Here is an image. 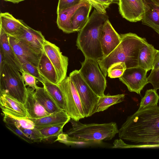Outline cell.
Listing matches in <instances>:
<instances>
[{
  "mask_svg": "<svg viewBox=\"0 0 159 159\" xmlns=\"http://www.w3.org/2000/svg\"><path fill=\"white\" fill-rule=\"evenodd\" d=\"M120 139L135 148H159V106L139 109L128 116L118 130Z\"/></svg>",
  "mask_w": 159,
  "mask_h": 159,
  "instance_id": "6da1fadb",
  "label": "cell"
},
{
  "mask_svg": "<svg viewBox=\"0 0 159 159\" xmlns=\"http://www.w3.org/2000/svg\"><path fill=\"white\" fill-rule=\"evenodd\" d=\"M69 122L72 127L58 135L56 141L70 145L98 144L111 140L118 133L115 122L83 124L72 119Z\"/></svg>",
  "mask_w": 159,
  "mask_h": 159,
  "instance_id": "7a4b0ae2",
  "label": "cell"
},
{
  "mask_svg": "<svg viewBox=\"0 0 159 159\" xmlns=\"http://www.w3.org/2000/svg\"><path fill=\"white\" fill-rule=\"evenodd\" d=\"M121 40L117 47L107 56L98 61L104 75L112 64L122 62L126 69L138 66V58L139 51L148 43L145 38L129 33L120 34Z\"/></svg>",
  "mask_w": 159,
  "mask_h": 159,
  "instance_id": "3957f363",
  "label": "cell"
},
{
  "mask_svg": "<svg viewBox=\"0 0 159 159\" xmlns=\"http://www.w3.org/2000/svg\"><path fill=\"white\" fill-rule=\"evenodd\" d=\"M108 18L106 14L100 13L94 9L86 24L79 31L76 45L82 52L85 58L96 61L103 58L99 37L103 25Z\"/></svg>",
  "mask_w": 159,
  "mask_h": 159,
  "instance_id": "277c9868",
  "label": "cell"
},
{
  "mask_svg": "<svg viewBox=\"0 0 159 159\" xmlns=\"http://www.w3.org/2000/svg\"><path fill=\"white\" fill-rule=\"evenodd\" d=\"M20 71L6 61L0 69L1 94L10 96L24 104L27 88Z\"/></svg>",
  "mask_w": 159,
  "mask_h": 159,
  "instance_id": "5b68a950",
  "label": "cell"
},
{
  "mask_svg": "<svg viewBox=\"0 0 159 159\" xmlns=\"http://www.w3.org/2000/svg\"><path fill=\"white\" fill-rule=\"evenodd\" d=\"M81 64V67L79 71L85 81L98 96H104L107 81L106 77L100 69L98 61L85 58Z\"/></svg>",
  "mask_w": 159,
  "mask_h": 159,
  "instance_id": "8992f818",
  "label": "cell"
},
{
  "mask_svg": "<svg viewBox=\"0 0 159 159\" xmlns=\"http://www.w3.org/2000/svg\"><path fill=\"white\" fill-rule=\"evenodd\" d=\"M58 85L65 100L66 111L71 119L79 121L86 117L80 96L70 77H66Z\"/></svg>",
  "mask_w": 159,
  "mask_h": 159,
  "instance_id": "52a82bcc",
  "label": "cell"
},
{
  "mask_svg": "<svg viewBox=\"0 0 159 159\" xmlns=\"http://www.w3.org/2000/svg\"><path fill=\"white\" fill-rule=\"evenodd\" d=\"M69 77L80 96L86 117L96 112L99 97L92 90L81 76L79 70H75Z\"/></svg>",
  "mask_w": 159,
  "mask_h": 159,
  "instance_id": "ba28073f",
  "label": "cell"
},
{
  "mask_svg": "<svg viewBox=\"0 0 159 159\" xmlns=\"http://www.w3.org/2000/svg\"><path fill=\"white\" fill-rule=\"evenodd\" d=\"M43 49L56 70L58 85L66 77L68 58L62 54L58 47L46 40L43 44Z\"/></svg>",
  "mask_w": 159,
  "mask_h": 159,
  "instance_id": "9c48e42d",
  "label": "cell"
},
{
  "mask_svg": "<svg viewBox=\"0 0 159 159\" xmlns=\"http://www.w3.org/2000/svg\"><path fill=\"white\" fill-rule=\"evenodd\" d=\"M148 71L139 66L126 69L119 78L130 92L140 94L141 91L148 83Z\"/></svg>",
  "mask_w": 159,
  "mask_h": 159,
  "instance_id": "30bf717a",
  "label": "cell"
},
{
  "mask_svg": "<svg viewBox=\"0 0 159 159\" xmlns=\"http://www.w3.org/2000/svg\"><path fill=\"white\" fill-rule=\"evenodd\" d=\"M119 11L121 16L132 22L141 21L145 10V0H119Z\"/></svg>",
  "mask_w": 159,
  "mask_h": 159,
  "instance_id": "8fae6325",
  "label": "cell"
},
{
  "mask_svg": "<svg viewBox=\"0 0 159 159\" xmlns=\"http://www.w3.org/2000/svg\"><path fill=\"white\" fill-rule=\"evenodd\" d=\"M99 40L103 53V58L109 54L121 41L120 35L115 30L109 20L106 21L103 25Z\"/></svg>",
  "mask_w": 159,
  "mask_h": 159,
  "instance_id": "7c38bea8",
  "label": "cell"
},
{
  "mask_svg": "<svg viewBox=\"0 0 159 159\" xmlns=\"http://www.w3.org/2000/svg\"><path fill=\"white\" fill-rule=\"evenodd\" d=\"M16 38L21 41L38 54H41L46 39L40 31L34 30L23 22L22 30Z\"/></svg>",
  "mask_w": 159,
  "mask_h": 159,
  "instance_id": "4fadbf2b",
  "label": "cell"
},
{
  "mask_svg": "<svg viewBox=\"0 0 159 159\" xmlns=\"http://www.w3.org/2000/svg\"><path fill=\"white\" fill-rule=\"evenodd\" d=\"M8 39L19 61H27L37 66L41 54L36 52L25 43L16 37L9 36Z\"/></svg>",
  "mask_w": 159,
  "mask_h": 159,
  "instance_id": "5bb4252c",
  "label": "cell"
},
{
  "mask_svg": "<svg viewBox=\"0 0 159 159\" xmlns=\"http://www.w3.org/2000/svg\"><path fill=\"white\" fill-rule=\"evenodd\" d=\"M0 107L2 112L24 118L29 117L24 104L8 95H0Z\"/></svg>",
  "mask_w": 159,
  "mask_h": 159,
  "instance_id": "9a60e30c",
  "label": "cell"
},
{
  "mask_svg": "<svg viewBox=\"0 0 159 159\" xmlns=\"http://www.w3.org/2000/svg\"><path fill=\"white\" fill-rule=\"evenodd\" d=\"M0 29V49L3 54L5 61L22 73L23 71L21 63L10 43L9 35L1 28Z\"/></svg>",
  "mask_w": 159,
  "mask_h": 159,
  "instance_id": "2e32d148",
  "label": "cell"
},
{
  "mask_svg": "<svg viewBox=\"0 0 159 159\" xmlns=\"http://www.w3.org/2000/svg\"><path fill=\"white\" fill-rule=\"evenodd\" d=\"M34 90L30 87L27 88V96L24 104L30 118L38 119L50 114L36 99Z\"/></svg>",
  "mask_w": 159,
  "mask_h": 159,
  "instance_id": "e0dca14e",
  "label": "cell"
},
{
  "mask_svg": "<svg viewBox=\"0 0 159 159\" xmlns=\"http://www.w3.org/2000/svg\"><path fill=\"white\" fill-rule=\"evenodd\" d=\"M27 118L34 122V128L38 129L49 125L62 123H67L71 119L66 112L62 110L39 118Z\"/></svg>",
  "mask_w": 159,
  "mask_h": 159,
  "instance_id": "ac0fdd59",
  "label": "cell"
},
{
  "mask_svg": "<svg viewBox=\"0 0 159 159\" xmlns=\"http://www.w3.org/2000/svg\"><path fill=\"white\" fill-rule=\"evenodd\" d=\"M23 22L8 12L0 13V27L9 36L16 37L22 30Z\"/></svg>",
  "mask_w": 159,
  "mask_h": 159,
  "instance_id": "d6986e66",
  "label": "cell"
},
{
  "mask_svg": "<svg viewBox=\"0 0 159 159\" xmlns=\"http://www.w3.org/2000/svg\"><path fill=\"white\" fill-rule=\"evenodd\" d=\"M145 2L142 24L151 27L159 35V6L151 0H145Z\"/></svg>",
  "mask_w": 159,
  "mask_h": 159,
  "instance_id": "ffe728a7",
  "label": "cell"
},
{
  "mask_svg": "<svg viewBox=\"0 0 159 159\" xmlns=\"http://www.w3.org/2000/svg\"><path fill=\"white\" fill-rule=\"evenodd\" d=\"M37 67L40 74L44 79L58 85L56 70L43 49L40 55Z\"/></svg>",
  "mask_w": 159,
  "mask_h": 159,
  "instance_id": "44dd1931",
  "label": "cell"
},
{
  "mask_svg": "<svg viewBox=\"0 0 159 159\" xmlns=\"http://www.w3.org/2000/svg\"><path fill=\"white\" fill-rule=\"evenodd\" d=\"M88 2L86 0H82L78 4L72 7L57 11V23L59 28L66 33L74 32L70 22L72 15L78 8Z\"/></svg>",
  "mask_w": 159,
  "mask_h": 159,
  "instance_id": "7402d4cb",
  "label": "cell"
},
{
  "mask_svg": "<svg viewBox=\"0 0 159 159\" xmlns=\"http://www.w3.org/2000/svg\"><path fill=\"white\" fill-rule=\"evenodd\" d=\"M92 7V5L88 2L75 11L70 19L71 25L74 32L80 30L86 24Z\"/></svg>",
  "mask_w": 159,
  "mask_h": 159,
  "instance_id": "603a6c76",
  "label": "cell"
},
{
  "mask_svg": "<svg viewBox=\"0 0 159 159\" xmlns=\"http://www.w3.org/2000/svg\"><path fill=\"white\" fill-rule=\"evenodd\" d=\"M154 46L148 43L140 50L138 56V66L147 71L153 67L154 57L157 51Z\"/></svg>",
  "mask_w": 159,
  "mask_h": 159,
  "instance_id": "cb8c5ba5",
  "label": "cell"
},
{
  "mask_svg": "<svg viewBox=\"0 0 159 159\" xmlns=\"http://www.w3.org/2000/svg\"><path fill=\"white\" fill-rule=\"evenodd\" d=\"M34 96L38 102L50 114L61 110L43 87L38 86L34 91Z\"/></svg>",
  "mask_w": 159,
  "mask_h": 159,
  "instance_id": "d4e9b609",
  "label": "cell"
},
{
  "mask_svg": "<svg viewBox=\"0 0 159 159\" xmlns=\"http://www.w3.org/2000/svg\"><path fill=\"white\" fill-rule=\"evenodd\" d=\"M43 87L60 108L66 110V104L62 92L58 85L50 82L44 79Z\"/></svg>",
  "mask_w": 159,
  "mask_h": 159,
  "instance_id": "484cf974",
  "label": "cell"
},
{
  "mask_svg": "<svg viewBox=\"0 0 159 159\" xmlns=\"http://www.w3.org/2000/svg\"><path fill=\"white\" fill-rule=\"evenodd\" d=\"M125 95L119 94L111 95L109 94L99 97L96 112L102 111L107 110L111 106L124 101Z\"/></svg>",
  "mask_w": 159,
  "mask_h": 159,
  "instance_id": "4316f807",
  "label": "cell"
},
{
  "mask_svg": "<svg viewBox=\"0 0 159 159\" xmlns=\"http://www.w3.org/2000/svg\"><path fill=\"white\" fill-rule=\"evenodd\" d=\"M3 113L4 115L3 121L5 123L11 124L18 127L28 129L34 128V122L27 118L17 117L8 113Z\"/></svg>",
  "mask_w": 159,
  "mask_h": 159,
  "instance_id": "83f0119b",
  "label": "cell"
},
{
  "mask_svg": "<svg viewBox=\"0 0 159 159\" xmlns=\"http://www.w3.org/2000/svg\"><path fill=\"white\" fill-rule=\"evenodd\" d=\"M159 95L157 90L153 89L147 90L143 97L141 99L139 109L157 106Z\"/></svg>",
  "mask_w": 159,
  "mask_h": 159,
  "instance_id": "f1b7e54d",
  "label": "cell"
},
{
  "mask_svg": "<svg viewBox=\"0 0 159 159\" xmlns=\"http://www.w3.org/2000/svg\"><path fill=\"white\" fill-rule=\"evenodd\" d=\"M66 124L62 123L49 125L39 129L43 137V140H44L57 137L58 135L63 132V128Z\"/></svg>",
  "mask_w": 159,
  "mask_h": 159,
  "instance_id": "f546056e",
  "label": "cell"
},
{
  "mask_svg": "<svg viewBox=\"0 0 159 159\" xmlns=\"http://www.w3.org/2000/svg\"><path fill=\"white\" fill-rule=\"evenodd\" d=\"M21 63L23 71H25L35 77L37 80L42 84L44 79L41 75L37 67L29 62L24 60L19 61Z\"/></svg>",
  "mask_w": 159,
  "mask_h": 159,
  "instance_id": "4dcf8cb0",
  "label": "cell"
},
{
  "mask_svg": "<svg viewBox=\"0 0 159 159\" xmlns=\"http://www.w3.org/2000/svg\"><path fill=\"white\" fill-rule=\"evenodd\" d=\"M98 12L106 14V9L110 5L115 3L118 4L119 1H115L111 0H86Z\"/></svg>",
  "mask_w": 159,
  "mask_h": 159,
  "instance_id": "1f68e13d",
  "label": "cell"
},
{
  "mask_svg": "<svg viewBox=\"0 0 159 159\" xmlns=\"http://www.w3.org/2000/svg\"><path fill=\"white\" fill-rule=\"evenodd\" d=\"M126 69V65L124 62L114 64L108 70V76L111 78H119L122 75Z\"/></svg>",
  "mask_w": 159,
  "mask_h": 159,
  "instance_id": "d6a6232c",
  "label": "cell"
},
{
  "mask_svg": "<svg viewBox=\"0 0 159 159\" xmlns=\"http://www.w3.org/2000/svg\"><path fill=\"white\" fill-rule=\"evenodd\" d=\"M18 128L34 143L41 142L43 140V137L39 129L35 128L33 129Z\"/></svg>",
  "mask_w": 159,
  "mask_h": 159,
  "instance_id": "836d02e7",
  "label": "cell"
},
{
  "mask_svg": "<svg viewBox=\"0 0 159 159\" xmlns=\"http://www.w3.org/2000/svg\"><path fill=\"white\" fill-rule=\"evenodd\" d=\"M5 123L7 128L21 139L29 143H34L17 126L9 123Z\"/></svg>",
  "mask_w": 159,
  "mask_h": 159,
  "instance_id": "e575fe53",
  "label": "cell"
},
{
  "mask_svg": "<svg viewBox=\"0 0 159 159\" xmlns=\"http://www.w3.org/2000/svg\"><path fill=\"white\" fill-rule=\"evenodd\" d=\"M147 79L148 83H151L154 89H159V68L152 69Z\"/></svg>",
  "mask_w": 159,
  "mask_h": 159,
  "instance_id": "d590c367",
  "label": "cell"
},
{
  "mask_svg": "<svg viewBox=\"0 0 159 159\" xmlns=\"http://www.w3.org/2000/svg\"><path fill=\"white\" fill-rule=\"evenodd\" d=\"M25 86H29L34 90H35L38 86L36 85V78L31 75L23 71L21 73Z\"/></svg>",
  "mask_w": 159,
  "mask_h": 159,
  "instance_id": "8d00e7d4",
  "label": "cell"
},
{
  "mask_svg": "<svg viewBox=\"0 0 159 159\" xmlns=\"http://www.w3.org/2000/svg\"><path fill=\"white\" fill-rule=\"evenodd\" d=\"M82 0H59L57 11L62 10L74 6Z\"/></svg>",
  "mask_w": 159,
  "mask_h": 159,
  "instance_id": "74e56055",
  "label": "cell"
},
{
  "mask_svg": "<svg viewBox=\"0 0 159 159\" xmlns=\"http://www.w3.org/2000/svg\"><path fill=\"white\" fill-rule=\"evenodd\" d=\"M158 68H159V50H157L154 58L152 69H157Z\"/></svg>",
  "mask_w": 159,
  "mask_h": 159,
  "instance_id": "f35d334b",
  "label": "cell"
},
{
  "mask_svg": "<svg viewBox=\"0 0 159 159\" xmlns=\"http://www.w3.org/2000/svg\"><path fill=\"white\" fill-rule=\"evenodd\" d=\"M4 61H5L4 57L2 51L0 49V69H1Z\"/></svg>",
  "mask_w": 159,
  "mask_h": 159,
  "instance_id": "ab89813d",
  "label": "cell"
},
{
  "mask_svg": "<svg viewBox=\"0 0 159 159\" xmlns=\"http://www.w3.org/2000/svg\"><path fill=\"white\" fill-rule=\"evenodd\" d=\"M6 1H8L13 3H18L19 2L23 1L25 0H3Z\"/></svg>",
  "mask_w": 159,
  "mask_h": 159,
  "instance_id": "60d3db41",
  "label": "cell"
},
{
  "mask_svg": "<svg viewBox=\"0 0 159 159\" xmlns=\"http://www.w3.org/2000/svg\"><path fill=\"white\" fill-rule=\"evenodd\" d=\"M155 4L159 6V0H151Z\"/></svg>",
  "mask_w": 159,
  "mask_h": 159,
  "instance_id": "b9f144b4",
  "label": "cell"
},
{
  "mask_svg": "<svg viewBox=\"0 0 159 159\" xmlns=\"http://www.w3.org/2000/svg\"><path fill=\"white\" fill-rule=\"evenodd\" d=\"M111 0L115 1H119V0Z\"/></svg>",
  "mask_w": 159,
  "mask_h": 159,
  "instance_id": "7bdbcfd3",
  "label": "cell"
},
{
  "mask_svg": "<svg viewBox=\"0 0 159 159\" xmlns=\"http://www.w3.org/2000/svg\"><path fill=\"white\" fill-rule=\"evenodd\" d=\"M158 143L159 144V140L158 141Z\"/></svg>",
  "mask_w": 159,
  "mask_h": 159,
  "instance_id": "ee69618b",
  "label": "cell"
}]
</instances>
